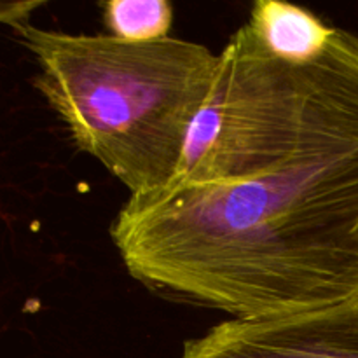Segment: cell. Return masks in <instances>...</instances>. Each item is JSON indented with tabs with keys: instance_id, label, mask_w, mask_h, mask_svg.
<instances>
[{
	"instance_id": "cell-6",
	"label": "cell",
	"mask_w": 358,
	"mask_h": 358,
	"mask_svg": "<svg viewBox=\"0 0 358 358\" xmlns=\"http://www.w3.org/2000/svg\"><path fill=\"white\" fill-rule=\"evenodd\" d=\"M42 6H44V2H3L0 6V20L9 27L27 23L30 20L31 10Z\"/></svg>"
},
{
	"instance_id": "cell-3",
	"label": "cell",
	"mask_w": 358,
	"mask_h": 358,
	"mask_svg": "<svg viewBox=\"0 0 358 358\" xmlns=\"http://www.w3.org/2000/svg\"><path fill=\"white\" fill-rule=\"evenodd\" d=\"M182 358H358V296L301 313L222 322L185 341Z\"/></svg>"
},
{
	"instance_id": "cell-5",
	"label": "cell",
	"mask_w": 358,
	"mask_h": 358,
	"mask_svg": "<svg viewBox=\"0 0 358 358\" xmlns=\"http://www.w3.org/2000/svg\"><path fill=\"white\" fill-rule=\"evenodd\" d=\"M110 35L131 42L170 37L173 7L166 0H110L101 3Z\"/></svg>"
},
{
	"instance_id": "cell-4",
	"label": "cell",
	"mask_w": 358,
	"mask_h": 358,
	"mask_svg": "<svg viewBox=\"0 0 358 358\" xmlns=\"http://www.w3.org/2000/svg\"><path fill=\"white\" fill-rule=\"evenodd\" d=\"M248 24L273 55L290 63L315 59L334 34L310 10L276 0H257Z\"/></svg>"
},
{
	"instance_id": "cell-2",
	"label": "cell",
	"mask_w": 358,
	"mask_h": 358,
	"mask_svg": "<svg viewBox=\"0 0 358 358\" xmlns=\"http://www.w3.org/2000/svg\"><path fill=\"white\" fill-rule=\"evenodd\" d=\"M10 28L37 63L34 87L77 150L96 159L129 196L170 184L219 55L175 37L131 42L30 21Z\"/></svg>"
},
{
	"instance_id": "cell-1",
	"label": "cell",
	"mask_w": 358,
	"mask_h": 358,
	"mask_svg": "<svg viewBox=\"0 0 358 358\" xmlns=\"http://www.w3.org/2000/svg\"><path fill=\"white\" fill-rule=\"evenodd\" d=\"M110 238L154 296L231 320L358 296L357 35L290 63L238 28L175 177L129 196Z\"/></svg>"
}]
</instances>
